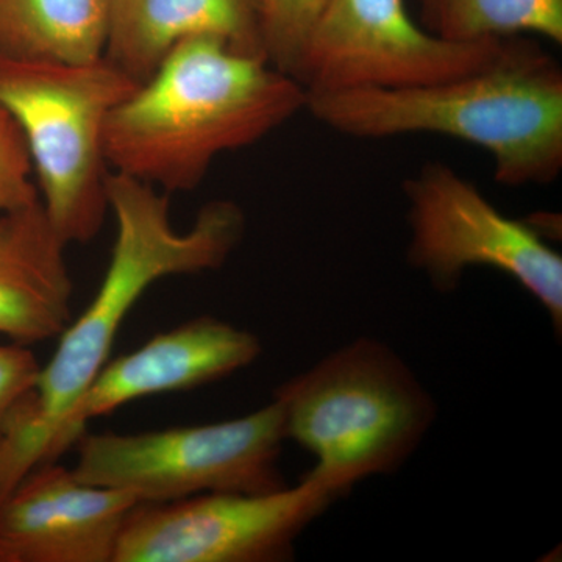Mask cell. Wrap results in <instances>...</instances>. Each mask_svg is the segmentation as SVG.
I'll list each match as a JSON object with an SVG mask.
<instances>
[{
    "instance_id": "obj_1",
    "label": "cell",
    "mask_w": 562,
    "mask_h": 562,
    "mask_svg": "<svg viewBox=\"0 0 562 562\" xmlns=\"http://www.w3.org/2000/svg\"><path fill=\"white\" fill-rule=\"evenodd\" d=\"M116 239L101 288L79 319L60 333L35 390L18 406L0 441V502L36 465L47 462L55 431L109 361L122 324L155 281L216 271L238 249L246 216L238 203H206L190 231L173 228L169 194L122 173L106 180Z\"/></svg>"
},
{
    "instance_id": "obj_2",
    "label": "cell",
    "mask_w": 562,
    "mask_h": 562,
    "mask_svg": "<svg viewBox=\"0 0 562 562\" xmlns=\"http://www.w3.org/2000/svg\"><path fill=\"white\" fill-rule=\"evenodd\" d=\"M305 88L221 40L181 41L103 128L111 172L166 192L195 190L224 151L258 143L306 110Z\"/></svg>"
},
{
    "instance_id": "obj_3",
    "label": "cell",
    "mask_w": 562,
    "mask_h": 562,
    "mask_svg": "<svg viewBox=\"0 0 562 562\" xmlns=\"http://www.w3.org/2000/svg\"><path fill=\"white\" fill-rule=\"evenodd\" d=\"M306 110L353 138L436 133L475 144L505 187L549 184L562 171V69L525 36H509L497 60L457 79L313 94Z\"/></svg>"
},
{
    "instance_id": "obj_4",
    "label": "cell",
    "mask_w": 562,
    "mask_h": 562,
    "mask_svg": "<svg viewBox=\"0 0 562 562\" xmlns=\"http://www.w3.org/2000/svg\"><path fill=\"white\" fill-rule=\"evenodd\" d=\"M284 435L314 457L313 480L336 501L358 483L390 475L435 424V398L406 361L379 339H355L273 394Z\"/></svg>"
},
{
    "instance_id": "obj_5",
    "label": "cell",
    "mask_w": 562,
    "mask_h": 562,
    "mask_svg": "<svg viewBox=\"0 0 562 562\" xmlns=\"http://www.w3.org/2000/svg\"><path fill=\"white\" fill-rule=\"evenodd\" d=\"M139 85L105 58L68 63L0 54V105L21 125L41 203L66 244L90 243L109 213L103 128Z\"/></svg>"
},
{
    "instance_id": "obj_6",
    "label": "cell",
    "mask_w": 562,
    "mask_h": 562,
    "mask_svg": "<svg viewBox=\"0 0 562 562\" xmlns=\"http://www.w3.org/2000/svg\"><path fill=\"white\" fill-rule=\"evenodd\" d=\"M283 412L272 401L236 419L120 435L85 431L72 472L94 486L127 492L138 503L213 494H265L288 484L280 472Z\"/></svg>"
},
{
    "instance_id": "obj_7",
    "label": "cell",
    "mask_w": 562,
    "mask_h": 562,
    "mask_svg": "<svg viewBox=\"0 0 562 562\" xmlns=\"http://www.w3.org/2000/svg\"><path fill=\"white\" fill-rule=\"evenodd\" d=\"M408 201L409 265L441 292L457 290L462 273L491 268L516 280L562 330V258L528 221L512 220L471 181L431 161L403 181Z\"/></svg>"
},
{
    "instance_id": "obj_8",
    "label": "cell",
    "mask_w": 562,
    "mask_h": 562,
    "mask_svg": "<svg viewBox=\"0 0 562 562\" xmlns=\"http://www.w3.org/2000/svg\"><path fill=\"white\" fill-rule=\"evenodd\" d=\"M508 40L438 38L412 20L405 0H327L295 80L308 95L427 87L486 68Z\"/></svg>"
},
{
    "instance_id": "obj_9",
    "label": "cell",
    "mask_w": 562,
    "mask_h": 562,
    "mask_svg": "<svg viewBox=\"0 0 562 562\" xmlns=\"http://www.w3.org/2000/svg\"><path fill=\"white\" fill-rule=\"evenodd\" d=\"M336 501L303 476L295 486L238 494L213 492L181 501L136 503L113 562H280L299 536Z\"/></svg>"
},
{
    "instance_id": "obj_10",
    "label": "cell",
    "mask_w": 562,
    "mask_h": 562,
    "mask_svg": "<svg viewBox=\"0 0 562 562\" xmlns=\"http://www.w3.org/2000/svg\"><path fill=\"white\" fill-rule=\"evenodd\" d=\"M260 353L257 335L213 316L195 317L154 336L138 350L103 364L63 417L47 462L76 446L88 422L139 398L220 382L250 366Z\"/></svg>"
},
{
    "instance_id": "obj_11",
    "label": "cell",
    "mask_w": 562,
    "mask_h": 562,
    "mask_svg": "<svg viewBox=\"0 0 562 562\" xmlns=\"http://www.w3.org/2000/svg\"><path fill=\"white\" fill-rule=\"evenodd\" d=\"M136 498L77 479L57 461L32 469L0 502V542L13 562H113Z\"/></svg>"
},
{
    "instance_id": "obj_12",
    "label": "cell",
    "mask_w": 562,
    "mask_h": 562,
    "mask_svg": "<svg viewBox=\"0 0 562 562\" xmlns=\"http://www.w3.org/2000/svg\"><path fill=\"white\" fill-rule=\"evenodd\" d=\"M195 36L266 60L258 0H109L102 57L143 85L177 44Z\"/></svg>"
},
{
    "instance_id": "obj_13",
    "label": "cell",
    "mask_w": 562,
    "mask_h": 562,
    "mask_svg": "<svg viewBox=\"0 0 562 562\" xmlns=\"http://www.w3.org/2000/svg\"><path fill=\"white\" fill-rule=\"evenodd\" d=\"M66 247L43 203L0 214V335L32 346L68 327L72 279Z\"/></svg>"
},
{
    "instance_id": "obj_14",
    "label": "cell",
    "mask_w": 562,
    "mask_h": 562,
    "mask_svg": "<svg viewBox=\"0 0 562 562\" xmlns=\"http://www.w3.org/2000/svg\"><path fill=\"white\" fill-rule=\"evenodd\" d=\"M109 0H0V54L68 63L102 58Z\"/></svg>"
},
{
    "instance_id": "obj_15",
    "label": "cell",
    "mask_w": 562,
    "mask_h": 562,
    "mask_svg": "<svg viewBox=\"0 0 562 562\" xmlns=\"http://www.w3.org/2000/svg\"><path fill=\"white\" fill-rule=\"evenodd\" d=\"M419 5L422 27L454 43L525 33L562 43V0H419Z\"/></svg>"
},
{
    "instance_id": "obj_16",
    "label": "cell",
    "mask_w": 562,
    "mask_h": 562,
    "mask_svg": "<svg viewBox=\"0 0 562 562\" xmlns=\"http://www.w3.org/2000/svg\"><path fill=\"white\" fill-rule=\"evenodd\" d=\"M327 0H258L266 60L295 79L306 40Z\"/></svg>"
},
{
    "instance_id": "obj_17",
    "label": "cell",
    "mask_w": 562,
    "mask_h": 562,
    "mask_svg": "<svg viewBox=\"0 0 562 562\" xmlns=\"http://www.w3.org/2000/svg\"><path fill=\"white\" fill-rule=\"evenodd\" d=\"M33 171L35 166L24 132L13 114L0 105V214L41 202Z\"/></svg>"
},
{
    "instance_id": "obj_18",
    "label": "cell",
    "mask_w": 562,
    "mask_h": 562,
    "mask_svg": "<svg viewBox=\"0 0 562 562\" xmlns=\"http://www.w3.org/2000/svg\"><path fill=\"white\" fill-rule=\"evenodd\" d=\"M41 366L22 344H0V441L18 406L35 390Z\"/></svg>"
},
{
    "instance_id": "obj_19",
    "label": "cell",
    "mask_w": 562,
    "mask_h": 562,
    "mask_svg": "<svg viewBox=\"0 0 562 562\" xmlns=\"http://www.w3.org/2000/svg\"><path fill=\"white\" fill-rule=\"evenodd\" d=\"M0 562H13V560H11L10 553L7 552V549L3 547L2 542H0Z\"/></svg>"
}]
</instances>
